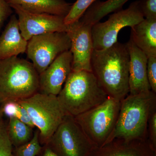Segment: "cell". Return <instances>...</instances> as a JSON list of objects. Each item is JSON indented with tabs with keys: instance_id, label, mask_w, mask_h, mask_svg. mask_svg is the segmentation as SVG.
Instances as JSON below:
<instances>
[{
	"instance_id": "cell-1",
	"label": "cell",
	"mask_w": 156,
	"mask_h": 156,
	"mask_svg": "<svg viewBox=\"0 0 156 156\" xmlns=\"http://www.w3.org/2000/svg\"><path fill=\"white\" fill-rule=\"evenodd\" d=\"M129 62L126 44L118 41L110 48L92 52V72L108 95L120 101L129 94Z\"/></svg>"
},
{
	"instance_id": "cell-2",
	"label": "cell",
	"mask_w": 156,
	"mask_h": 156,
	"mask_svg": "<svg viewBox=\"0 0 156 156\" xmlns=\"http://www.w3.org/2000/svg\"><path fill=\"white\" fill-rule=\"evenodd\" d=\"M121 102L116 124L106 144L115 138L147 140L149 120L156 111V93L150 90L136 95L128 94Z\"/></svg>"
},
{
	"instance_id": "cell-3",
	"label": "cell",
	"mask_w": 156,
	"mask_h": 156,
	"mask_svg": "<svg viewBox=\"0 0 156 156\" xmlns=\"http://www.w3.org/2000/svg\"><path fill=\"white\" fill-rule=\"evenodd\" d=\"M108 95L92 72L72 71L57 96L66 115L73 117L104 102Z\"/></svg>"
},
{
	"instance_id": "cell-4",
	"label": "cell",
	"mask_w": 156,
	"mask_h": 156,
	"mask_svg": "<svg viewBox=\"0 0 156 156\" xmlns=\"http://www.w3.org/2000/svg\"><path fill=\"white\" fill-rule=\"evenodd\" d=\"M39 74L32 62L18 56L0 59V104L38 92Z\"/></svg>"
},
{
	"instance_id": "cell-5",
	"label": "cell",
	"mask_w": 156,
	"mask_h": 156,
	"mask_svg": "<svg viewBox=\"0 0 156 156\" xmlns=\"http://www.w3.org/2000/svg\"><path fill=\"white\" fill-rule=\"evenodd\" d=\"M18 102L37 128L41 145H46L66 115L57 96L37 92Z\"/></svg>"
},
{
	"instance_id": "cell-6",
	"label": "cell",
	"mask_w": 156,
	"mask_h": 156,
	"mask_svg": "<svg viewBox=\"0 0 156 156\" xmlns=\"http://www.w3.org/2000/svg\"><path fill=\"white\" fill-rule=\"evenodd\" d=\"M121 101L108 96L99 105L74 117L96 147L106 144L114 130L119 113Z\"/></svg>"
},
{
	"instance_id": "cell-7",
	"label": "cell",
	"mask_w": 156,
	"mask_h": 156,
	"mask_svg": "<svg viewBox=\"0 0 156 156\" xmlns=\"http://www.w3.org/2000/svg\"><path fill=\"white\" fill-rule=\"evenodd\" d=\"M46 145L57 156H90L96 147L74 118L68 115Z\"/></svg>"
},
{
	"instance_id": "cell-8",
	"label": "cell",
	"mask_w": 156,
	"mask_h": 156,
	"mask_svg": "<svg viewBox=\"0 0 156 156\" xmlns=\"http://www.w3.org/2000/svg\"><path fill=\"white\" fill-rule=\"evenodd\" d=\"M139 6V1L131 3L128 9L115 12L105 22L92 26L91 33L94 50L110 48L118 42V36L122 29L133 27L144 20Z\"/></svg>"
},
{
	"instance_id": "cell-9",
	"label": "cell",
	"mask_w": 156,
	"mask_h": 156,
	"mask_svg": "<svg viewBox=\"0 0 156 156\" xmlns=\"http://www.w3.org/2000/svg\"><path fill=\"white\" fill-rule=\"evenodd\" d=\"M71 41L66 32L48 33L32 37L26 52L39 74L61 53L70 50Z\"/></svg>"
},
{
	"instance_id": "cell-10",
	"label": "cell",
	"mask_w": 156,
	"mask_h": 156,
	"mask_svg": "<svg viewBox=\"0 0 156 156\" xmlns=\"http://www.w3.org/2000/svg\"><path fill=\"white\" fill-rule=\"evenodd\" d=\"M9 5L17 14L20 34L27 41L42 34L67 31L68 25L65 23L64 17L30 12L17 5Z\"/></svg>"
},
{
	"instance_id": "cell-11",
	"label": "cell",
	"mask_w": 156,
	"mask_h": 156,
	"mask_svg": "<svg viewBox=\"0 0 156 156\" xmlns=\"http://www.w3.org/2000/svg\"><path fill=\"white\" fill-rule=\"evenodd\" d=\"M92 25L80 19L68 25L67 33L71 41L70 50L73 56L72 71L85 70L92 72L91 60L93 48Z\"/></svg>"
},
{
	"instance_id": "cell-12",
	"label": "cell",
	"mask_w": 156,
	"mask_h": 156,
	"mask_svg": "<svg viewBox=\"0 0 156 156\" xmlns=\"http://www.w3.org/2000/svg\"><path fill=\"white\" fill-rule=\"evenodd\" d=\"M73 56L70 50L61 53L44 71L39 74L38 92L57 96L72 71Z\"/></svg>"
},
{
	"instance_id": "cell-13",
	"label": "cell",
	"mask_w": 156,
	"mask_h": 156,
	"mask_svg": "<svg viewBox=\"0 0 156 156\" xmlns=\"http://www.w3.org/2000/svg\"><path fill=\"white\" fill-rule=\"evenodd\" d=\"M90 156H156V149L148 139L128 140L115 138L95 148Z\"/></svg>"
},
{
	"instance_id": "cell-14",
	"label": "cell",
	"mask_w": 156,
	"mask_h": 156,
	"mask_svg": "<svg viewBox=\"0 0 156 156\" xmlns=\"http://www.w3.org/2000/svg\"><path fill=\"white\" fill-rule=\"evenodd\" d=\"M129 56V94L136 95L150 91L148 80L146 55L130 39L127 43Z\"/></svg>"
},
{
	"instance_id": "cell-15",
	"label": "cell",
	"mask_w": 156,
	"mask_h": 156,
	"mask_svg": "<svg viewBox=\"0 0 156 156\" xmlns=\"http://www.w3.org/2000/svg\"><path fill=\"white\" fill-rule=\"evenodd\" d=\"M27 43L20 34L17 16L12 14L0 36V59L25 53Z\"/></svg>"
},
{
	"instance_id": "cell-16",
	"label": "cell",
	"mask_w": 156,
	"mask_h": 156,
	"mask_svg": "<svg viewBox=\"0 0 156 156\" xmlns=\"http://www.w3.org/2000/svg\"><path fill=\"white\" fill-rule=\"evenodd\" d=\"M130 39L148 58L156 56V20L144 18L131 27Z\"/></svg>"
},
{
	"instance_id": "cell-17",
	"label": "cell",
	"mask_w": 156,
	"mask_h": 156,
	"mask_svg": "<svg viewBox=\"0 0 156 156\" xmlns=\"http://www.w3.org/2000/svg\"><path fill=\"white\" fill-rule=\"evenodd\" d=\"M9 5H16L34 13H47L65 17L73 4L65 0H4Z\"/></svg>"
},
{
	"instance_id": "cell-18",
	"label": "cell",
	"mask_w": 156,
	"mask_h": 156,
	"mask_svg": "<svg viewBox=\"0 0 156 156\" xmlns=\"http://www.w3.org/2000/svg\"><path fill=\"white\" fill-rule=\"evenodd\" d=\"M129 0L96 1L85 11L81 20L92 26L112 12L122 10L123 6Z\"/></svg>"
},
{
	"instance_id": "cell-19",
	"label": "cell",
	"mask_w": 156,
	"mask_h": 156,
	"mask_svg": "<svg viewBox=\"0 0 156 156\" xmlns=\"http://www.w3.org/2000/svg\"><path fill=\"white\" fill-rule=\"evenodd\" d=\"M9 119L7 132L13 146L18 147L28 142L33 136V128L16 118Z\"/></svg>"
},
{
	"instance_id": "cell-20",
	"label": "cell",
	"mask_w": 156,
	"mask_h": 156,
	"mask_svg": "<svg viewBox=\"0 0 156 156\" xmlns=\"http://www.w3.org/2000/svg\"><path fill=\"white\" fill-rule=\"evenodd\" d=\"M2 105L1 111L6 116L9 118H16L32 128H35L27 111L18 101H10Z\"/></svg>"
},
{
	"instance_id": "cell-21",
	"label": "cell",
	"mask_w": 156,
	"mask_h": 156,
	"mask_svg": "<svg viewBox=\"0 0 156 156\" xmlns=\"http://www.w3.org/2000/svg\"><path fill=\"white\" fill-rule=\"evenodd\" d=\"M39 133L37 129L34 132L32 139L27 143L13 149L15 156H37L41 151L43 146L39 140Z\"/></svg>"
},
{
	"instance_id": "cell-22",
	"label": "cell",
	"mask_w": 156,
	"mask_h": 156,
	"mask_svg": "<svg viewBox=\"0 0 156 156\" xmlns=\"http://www.w3.org/2000/svg\"><path fill=\"white\" fill-rule=\"evenodd\" d=\"M97 0H77L73 4L69 13L64 18L66 25H68L80 19L87 9Z\"/></svg>"
},
{
	"instance_id": "cell-23",
	"label": "cell",
	"mask_w": 156,
	"mask_h": 156,
	"mask_svg": "<svg viewBox=\"0 0 156 156\" xmlns=\"http://www.w3.org/2000/svg\"><path fill=\"white\" fill-rule=\"evenodd\" d=\"M13 147L8 135L7 125L2 120L0 122V156H15Z\"/></svg>"
},
{
	"instance_id": "cell-24",
	"label": "cell",
	"mask_w": 156,
	"mask_h": 156,
	"mask_svg": "<svg viewBox=\"0 0 156 156\" xmlns=\"http://www.w3.org/2000/svg\"><path fill=\"white\" fill-rule=\"evenodd\" d=\"M139 1L140 11L145 19L156 20V0Z\"/></svg>"
},
{
	"instance_id": "cell-25",
	"label": "cell",
	"mask_w": 156,
	"mask_h": 156,
	"mask_svg": "<svg viewBox=\"0 0 156 156\" xmlns=\"http://www.w3.org/2000/svg\"><path fill=\"white\" fill-rule=\"evenodd\" d=\"M147 72L151 90L156 93V56L148 58Z\"/></svg>"
},
{
	"instance_id": "cell-26",
	"label": "cell",
	"mask_w": 156,
	"mask_h": 156,
	"mask_svg": "<svg viewBox=\"0 0 156 156\" xmlns=\"http://www.w3.org/2000/svg\"><path fill=\"white\" fill-rule=\"evenodd\" d=\"M147 136L149 141L156 149V111L152 114L149 120Z\"/></svg>"
},
{
	"instance_id": "cell-27",
	"label": "cell",
	"mask_w": 156,
	"mask_h": 156,
	"mask_svg": "<svg viewBox=\"0 0 156 156\" xmlns=\"http://www.w3.org/2000/svg\"><path fill=\"white\" fill-rule=\"evenodd\" d=\"M13 13V10L9 4L4 0H0V30L5 21Z\"/></svg>"
},
{
	"instance_id": "cell-28",
	"label": "cell",
	"mask_w": 156,
	"mask_h": 156,
	"mask_svg": "<svg viewBox=\"0 0 156 156\" xmlns=\"http://www.w3.org/2000/svg\"><path fill=\"white\" fill-rule=\"evenodd\" d=\"M37 156H57L47 145L43 146L41 151Z\"/></svg>"
},
{
	"instance_id": "cell-29",
	"label": "cell",
	"mask_w": 156,
	"mask_h": 156,
	"mask_svg": "<svg viewBox=\"0 0 156 156\" xmlns=\"http://www.w3.org/2000/svg\"><path fill=\"white\" fill-rule=\"evenodd\" d=\"M2 111H1V107H0V122H1V121L2 120Z\"/></svg>"
}]
</instances>
